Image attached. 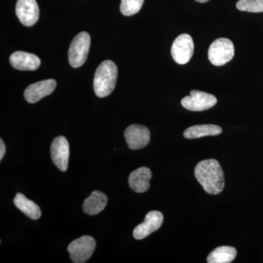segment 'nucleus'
<instances>
[{
  "mask_svg": "<svg viewBox=\"0 0 263 263\" xmlns=\"http://www.w3.org/2000/svg\"><path fill=\"white\" fill-rule=\"evenodd\" d=\"M195 176L204 190L210 195H218L224 190V172L217 160L200 161L195 167Z\"/></svg>",
  "mask_w": 263,
  "mask_h": 263,
  "instance_id": "obj_1",
  "label": "nucleus"
},
{
  "mask_svg": "<svg viewBox=\"0 0 263 263\" xmlns=\"http://www.w3.org/2000/svg\"><path fill=\"white\" fill-rule=\"evenodd\" d=\"M118 77L117 65L111 60L102 62L94 78V90L98 98H105L111 94L116 87Z\"/></svg>",
  "mask_w": 263,
  "mask_h": 263,
  "instance_id": "obj_2",
  "label": "nucleus"
},
{
  "mask_svg": "<svg viewBox=\"0 0 263 263\" xmlns=\"http://www.w3.org/2000/svg\"><path fill=\"white\" fill-rule=\"evenodd\" d=\"M91 37L89 33H79L72 40L68 51L69 63L71 67L78 68L84 65L89 54Z\"/></svg>",
  "mask_w": 263,
  "mask_h": 263,
  "instance_id": "obj_3",
  "label": "nucleus"
},
{
  "mask_svg": "<svg viewBox=\"0 0 263 263\" xmlns=\"http://www.w3.org/2000/svg\"><path fill=\"white\" fill-rule=\"evenodd\" d=\"M234 45L228 38H219L211 44L208 57L213 65L222 66L231 61L234 57Z\"/></svg>",
  "mask_w": 263,
  "mask_h": 263,
  "instance_id": "obj_4",
  "label": "nucleus"
},
{
  "mask_svg": "<svg viewBox=\"0 0 263 263\" xmlns=\"http://www.w3.org/2000/svg\"><path fill=\"white\" fill-rule=\"evenodd\" d=\"M96 248V241L89 235H84L71 242L67 247L70 258L75 263L86 262L92 256Z\"/></svg>",
  "mask_w": 263,
  "mask_h": 263,
  "instance_id": "obj_5",
  "label": "nucleus"
},
{
  "mask_svg": "<svg viewBox=\"0 0 263 263\" xmlns=\"http://www.w3.org/2000/svg\"><path fill=\"white\" fill-rule=\"evenodd\" d=\"M217 103V99L214 95L204 91L193 90L190 96L185 97L181 100V105L191 111H202L213 108Z\"/></svg>",
  "mask_w": 263,
  "mask_h": 263,
  "instance_id": "obj_6",
  "label": "nucleus"
},
{
  "mask_svg": "<svg viewBox=\"0 0 263 263\" xmlns=\"http://www.w3.org/2000/svg\"><path fill=\"white\" fill-rule=\"evenodd\" d=\"M194 48L193 40L190 34H180L173 43L171 55L176 63L185 65L193 57Z\"/></svg>",
  "mask_w": 263,
  "mask_h": 263,
  "instance_id": "obj_7",
  "label": "nucleus"
},
{
  "mask_svg": "<svg viewBox=\"0 0 263 263\" xmlns=\"http://www.w3.org/2000/svg\"><path fill=\"white\" fill-rule=\"evenodd\" d=\"M150 131L141 124H132L124 131V138L130 149L144 148L150 142Z\"/></svg>",
  "mask_w": 263,
  "mask_h": 263,
  "instance_id": "obj_8",
  "label": "nucleus"
},
{
  "mask_svg": "<svg viewBox=\"0 0 263 263\" xmlns=\"http://www.w3.org/2000/svg\"><path fill=\"white\" fill-rule=\"evenodd\" d=\"M52 160L60 171L65 172L68 168L70 146L68 141L64 136L54 138L51 146Z\"/></svg>",
  "mask_w": 263,
  "mask_h": 263,
  "instance_id": "obj_9",
  "label": "nucleus"
},
{
  "mask_svg": "<svg viewBox=\"0 0 263 263\" xmlns=\"http://www.w3.org/2000/svg\"><path fill=\"white\" fill-rule=\"evenodd\" d=\"M15 13L21 23L32 27L39 19L40 10L36 0H18Z\"/></svg>",
  "mask_w": 263,
  "mask_h": 263,
  "instance_id": "obj_10",
  "label": "nucleus"
},
{
  "mask_svg": "<svg viewBox=\"0 0 263 263\" xmlns=\"http://www.w3.org/2000/svg\"><path fill=\"white\" fill-rule=\"evenodd\" d=\"M164 216L162 213L157 211L148 212L145 217L144 221L138 224L133 231V236L137 240L146 238L154 232L160 229L163 222Z\"/></svg>",
  "mask_w": 263,
  "mask_h": 263,
  "instance_id": "obj_11",
  "label": "nucleus"
},
{
  "mask_svg": "<svg viewBox=\"0 0 263 263\" xmlns=\"http://www.w3.org/2000/svg\"><path fill=\"white\" fill-rule=\"evenodd\" d=\"M57 87L56 81L48 79L29 85L24 91V98L29 103H35L53 92Z\"/></svg>",
  "mask_w": 263,
  "mask_h": 263,
  "instance_id": "obj_12",
  "label": "nucleus"
},
{
  "mask_svg": "<svg viewBox=\"0 0 263 263\" xmlns=\"http://www.w3.org/2000/svg\"><path fill=\"white\" fill-rule=\"evenodd\" d=\"M12 67L18 70H36L41 65L39 57L33 53L24 51H15L10 57Z\"/></svg>",
  "mask_w": 263,
  "mask_h": 263,
  "instance_id": "obj_13",
  "label": "nucleus"
},
{
  "mask_svg": "<svg viewBox=\"0 0 263 263\" xmlns=\"http://www.w3.org/2000/svg\"><path fill=\"white\" fill-rule=\"evenodd\" d=\"M152 177L151 170L146 167H141L131 173L128 182L132 190L136 193H146L149 190V181Z\"/></svg>",
  "mask_w": 263,
  "mask_h": 263,
  "instance_id": "obj_14",
  "label": "nucleus"
},
{
  "mask_svg": "<svg viewBox=\"0 0 263 263\" xmlns=\"http://www.w3.org/2000/svg\"><path fill=\"white\" fill-rule=\"evenodd\" d=\"M108 203V197L100 191H94L91 193L83 204V210L88 215H98L103 212Z\"/></svg>",
  "mask_w": 263,
  "mask_h": 263,
  "instance_id": "obj_15",
  "label": "nucleus"
},
{
  "mask_svg": "<svg viewBox=\"0 0 263 263\" xmlns=\"http://www.w3.org/2000/svg\"><path fill=\"white\" fill-rule=\"evenodd\" d=\"M222 129L215 124H201L187 128L183 132V136L186 139H195L205 136H219Z\"/></svg>",
  "mask_w": 263,
  "mask_h": 263,
  "instance_id": "obj_16",
  "label": "nucleus"
},
{
  "mask_svg": "<svg viewBox=\"0 0 263 263\" xmlns=\"http://www.w3.org/2000/svg\"><path fill=\"white\" fill-rule=\"evenodd\" d=\"M15 206L33 220H37L41 216V211L37 204L29 200L23 194L17 193L13 200Z\"/></svg>",
  "mask_w": 263,
  "mask_h": 263,
  "instance_id": "obj_17",
  "label": "nucleus"
},
{
  "mask_svg": "<svg viewBox=\"0 0 263 263\" xmlns=\"http://www.w3.org/2000/svg\"><path fill=\"white\" fill-rule=\"evenodd\" d=\"M237 251L234 247L223 246L217 247L209 254L207 262L209 263H230L234 260Z\"/></svg>",
  "mask_w": 263,
  "mask_h": 263,
  "instance_id": "obj_18",
  "label": "nucleus"
},
{
  "mask_svg": "<svg viewBox=\"0 0 263 263\" xmlns=\"http://www.w3.org/2000/svg\"><path fill=\"white\" fill-rule=\"evenodd\" d=\"M144 0H122L120 10L126 16L136 14L141 10Z\"/></svg>",
  "mask_w": 263,
  "mask_h": 263,
  "instance_id": "obj_19",
  "label": "nucleus"
},
{
  "mask_svg": "<svg viewBox=\"0 0 263 263\" xmlns=\"http://www.w3.org/2000/svg\"><path fill=\"white\" fill-rule=\"evenodd\" d=\"M236 8L240 11L249 13H262L263 0H239Z\"/></svg>",
  "mask_w": 263,
  "mask_h": 263,
  "instance_id": "obj_20",
  "label": "nucleus"
},
{
  "mask_svg": "<svg viewBox=\"0 0 263 263\" xmlns=\"http://www.w3.org/2000/svg\"><path fill=\"white\" fill-rule=\"evenodd\" d=\"M6 152V147L3 139H0V160H3Z\"/></svg>",
  "mask_w": 263,
  "mask_h": 263,
  "instance_id": "obj_21",
  "label": "nucleus"
},
{
  "mask_svg": "<svg viewBox=\"0 0 263 263\" xmlns=\"http://www.w3.org/2000/svg\"><path fill=\"white\" fill-rule=\"evenodd\" d=\"M196 2H198V3H207V2L210 1V0H195Z\"/></svg>",
  "mask_w": 263,
  "mask_h": 263,
  "instance_id": "obj_22",
  "label": "nucleus"
}]
</instances>
